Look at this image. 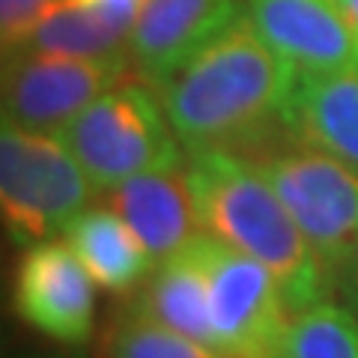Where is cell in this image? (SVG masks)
Returning a JSON list of instances; mask_svg holds the SVG:
<instances>
[{"mask_svg": "<svg viewBox=\"0 0 358 358\" xmlns=\"http://www.w3.org/2000/svg\"><path fill=\"white\" fill-rule=\"evenodd\" d=\"M334 3H338L352 21H358V0H334Z\"/></svg>", "mask_w": 358, "mask_h": 358, "instance_id": "obj_21", "label": "cell"}, {"mask_svg": "<svg viewBox=\"0 0 358 358\" xmlns=\"http://www.w3.org/2000/svg\"><path fill=\"white\" fill-rule=\"evenodd\" d=\"M110 358H230L209 343L129 310L110 331Z\"/></svg>", "mask_w": 358, "mask_h": 358, "instance_id": "obj_17", "label": "cell"}, {"mask_svg": "<svg viewBox=\"0 0 358 358\" xmlns=\"http://www.w3.org/2000/svg\"><path fill=\"white\" fill-rule=\"evenodd\" d=\"M284 126L301 143L358 171V69H296Z\"/></svg>", "mask_w": 358, "mask_h": 358, "instance_id": "obj_11", "label": "cell"}, {"mask_svg": "<svg viewBox=\"0 0 358 358\" xmlns=\"http://www.w3.org/2000/svg\"><path fill=\"white\" fill-rule=\"evenodd\" d=\"M138 233L152 260H164L194 236L197 212L185 182V164L176 171H150L108 188L102 194Z\"/></svg>", "mask_w": 358, "mask_h": 358, "instance_id": "obj_12", "label": "cell"}, {"mask_svg": "<svg viewBox=\"0 0 358 358\" xmlns=\"http://www.w3.org/2000/svg\"><path fill=\"white\" fill-rule=\"evenodd\" d=\"M99 192L57 134L3 120L0 129V212L21 248L63 233Z\"/></svg>", "mask_w": 358, "mask_h": 358, "instance_id": "obj_5", "label": "cell"}, {"mask_svg": "<svg viewBox=\"0 0 358 358\" xmlns=\"http://www.w3.org/2000/svg\"><path fill=\"white\" fill-rule=\"evenodd\" d=\"M248 13V0H141L129 54L134 75L159 90L185 60Z\"/></svg>", "mask_w": 358, "mask_h": 358, "instance_id": "obj_9", "label": "cell"}, {"mask_svg": "<svg viewBox=\"0 0 358 358\" xmlns=\"http://www.w3.org/2000/svg\"><path fill=\"white\" fill-rule=\"evenodd\" d=\"M248 18L268 48L296 69H358V21L334 0H248Z\"/></svg>", "mask_w": 358, "mask_h": 358, "instance_id": "obj_10", "label": "cell"}, {"mask_svg": "<svg viewBox=\"0 0 358 358\" xmlns=\"http://www.w3.org/2000/svg\"><path fill=\"white\" fill-rule=\"evenodd\" d=\"M192 245L209 278L218 350L230 358H281L293 308L278 278L260 260L206 230L194 233Z\"/></svg>", "mask_w": 358, "mask_h": 358, "instance_id": "obj_6", "label": "cell"}, {"mask_svg": "<svg viewBox=\"0 0 358 358\" xmlns=\"http://www.w3.org/2000/svg\"><path fill=\"white\" fill-rule=\"evenodd\" d=\"M129 310L218 350V331L209 305V278L192 239L171 257L159 260Z\"/></svg>", "mask_w": 358, "mask_h": 358, "instance_id": "obj_13", "label": "cell"}, {"mask_svg": "<svg viewBox=\"0 0 358 358\" xmlns=\"http://www.w3.org/2000/svg\"><path fill=\"white\" fill-rule=\"evenodd\" d=\"M63 236L93 281L110 293H129L152 272V254L143 248L126 218L108 203L84 206L66 224Z\"/></svg>", "mask_w": 358, "mask_h": 358, "instance_id": "obj_14", "label": "cell"}, {"mask_svg": "<svg viewBox=\"0 0 358 358\" xmlns=\"http://www.w3.org/2000/svg\"><path fill=\"white\" fill-rule=\"evenodd\" d=\"M185 182L200 230L260 260L278 278L293 313L331 296L299 224L248 155L221 147L185 150Z\"/></svg>", "mask_w": 358, "mask_h": 358, "instance_id": "obj_2", "label": "cell"}, {"mask_svg": "<svg viewBox=\"0 0 358 358\" xmlns=\"http://www.w3.org/2000/svg\"><path fill=\"white\" fill-rule=\"evenodd\" d=\"M281 358H358V313L331 296L296 310Z\"/></svg>", "mask_w": 358, "mask_h": 358, "instance_id": "obj_16", "label": "cell"}, {"mask_svg": "<svg viewBox=\"0 0 358 358\" xmlns=\"http://www.w3.org/2000/svg\"><path fill=\"white\" fill-rule=\"evenodd\" d=\"M57 138L87 171L99 194L150 171H176L185 147L147 78L126 75L93 99Z\"/></svg>", "mask_w": 358, "mask_h": 358, "instance_id": "obj_3", "label": "cell"}, {"mask_svg": "<svg viewBox=\"0 0 358 358\" xmlns=\"http://www.w3.org/2000/svg\"><path fill=\"white\" fill-rule=\"evenodd\" d=\"M57 0H0V42L3 54L21 48L33 33V27L45 18V13Z\"/></svg>", "mask_w": 358, "mask_h": 358, "instance_id": "obj_18", "label": "cell"}, {"mask_svg": "<svg viewBox=\"0 0 358 358\" xmlns=\"http://www.w3.org/2000/svg\"><path fill=\"white\" fill-rule=\"evenodd\" d=\"M93 275L69 242L45 239L21 254L13 281V310L21 322L57 343L81 346L93 334Z\"/></svg>", "mask_w": 358, "mask_h": 358, "instance_id": "obj_8", "label": "cell"}, {"mask_svg": "<svg viewBox=\"0 0 358 358\" xmlns=\"http://www.w3.org/2000/svg\"><path fill=\"white\" fill-rule=\"evenodd\" d=\"M81 3L102 9L105 15L120 21V24H126L129 30L134 27V18H138V9H141V0H81Z\"/></svg>", "mask_w": 358, "mask_h": 358, "instance_id": "obj_19", "label": "cell"}, {"mask_svg": "<svg viewBox=\"0 0 358 358\" xmlns=\"http://www.w3.org/2000/svg\"><path fill=\"white\" fill-rule=\"evenodd\" d=\"M134 69L131 54L69 57L18 48L3 54V120L60 134L81 110Z\"/></svg>", "mask_w": 358, "mask_h": 358, "instance_id": "obj_7", "label": "cell"}, {"mask_svg": "<svg viewBox=\"0 0 358 358\" xmlns=\"http://www.w3.org/2000/svg\"><path fill=\"white\" fill-rule=\"evenodd\" d=\"M129 36L131 30L102 9H93L81 0H57L21 48L69 57H117L129 54Z\"/></svg>", "mask_w": 358, "mask_h": 358, "instance_id": "obj_15", "label": "cell"}, {"mask_svg": "<svg viewBox=\"0 0 358 358\" xmlns=\"http://www.w3.org/2000/svg\"><path fill=\"white\" fill-rule=\"evenodd\" d=\"M334 293L343 296V305H350L358 313V248L350 257V263L343 266V272L334 281Z\"/></svg>", "mask_w": 358, "mask_h": 358, "instance_id": "obj_20", "label": "cell"}, {"mask_svg": "<svg viewBox=\"0 0 358 358\" xmlns=\"http://www.w3.org/2000/svg\"><path fill=\"white\" fill-rule=\"evenodd\" d=\"M248 159L284 200L334 293V281L358 248V171L287 129Z\"/></svg>", "mask_w": 358, "mask_h": 358, "instance_id": "obj_4", "label": "cell"}, {"mask_svg": "<svg viewBox=\"0 0 358 358\" xmlns=\"http://www.w3.org/2000/svg\"><path fill=\"white\" fill-rule=\"evenodd\" d=\"M296 66L268 48L248 13L203 45L159 87L185 150L221 147L248 155L281 134Z\"/></svg>", "mask_w": 358, "mask_h": 358, "instance_id": "obj_1", "label": "cell"}]
</instances>
